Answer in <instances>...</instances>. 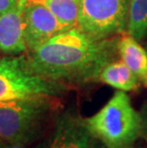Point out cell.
Instances as JSON below:
<instances>
[{
	"mask_svg": "<svg viewBox=\"0 0 147 148\" xmlns=\"http://www.w3.org/2000/svg\"><path fill=\"white\" fill-rule=\"evenodd\" d=\"M118 37L96 39L72 28L25 53L27 67L34 75L66 85L98 82L102 69L117 59Z\"/></svg>",
	"mask_w": 147,
	"mask_h": 148,
	"instance_id": "1",
	"label": "cell"
},
{
	"mask_svg": "<svg viewBox=\"0 0 147 148\" xmlns=\"http://www.w3.org/2000/svg\"><path fill=\"white\" fill-rule=\"evenodd\" d=\"M55 99L34 96L0 101V140L23 145L36 141L57 111Z\"/></svg>",
	"mask_w": 147,
	"mask_h": 148,
	"instance_id": "2",
	"label": "cell"
},
{
	"mask_svg": "<svg viewBox=\"0 0 147 148\" xmlns=\"http://www.w3.org/2000/svg\"><path fill=\"white\" fill-rule=\"evenodd\" d=\"M84 119L93 138L108 148H130L140 137L139 114L124 91H117L99 111Z\"/></svg>",
	"mask_w": 147,
	"mask_h": 148,
	"instance_id": "3",
	"label": "cell"
},
{
	"mask_svg": "<svg viewBox=\"0 0 147 148\" xmlns=\"http://www.w3.org/2000/svg\"><path fill=\"white\" fill-rule=\"evenodd\" d=\"M67 90L66 84L31 73L24 55L0 56V101L34 96L57 97Z\"/></svg>",
	"mask_w": 147,
	"mask_h": 148,
	"instance_id": "4",
	"label": "cell"
},
{
	"mask_svg": "<svg viewBox=\"0 0 147 148\" xmlns=\"http://www.w3.org/2000/svg\"><path fill=\"white\" fill-rule=\"evenodd\" d=\"M131 0H79L77 28L93 38L126 33Z\"/></svg>",
	"mask_w": 147,
	"mask_h": 148,
	"instance_id": "5",
	"label": "cell"
},
{
	"mask_svg": "<svg viewBox=\"0 0 147 148\" xmlns=\"http://www.w3.org/2000/svg\"><path fill=\"white\" fill-rule=\"evenodd\" d=\"M23 17L27 52L43 45L57 34L71 29L40 4L26 3Z\"/></svg>",
	"mask_w": 147,
	"mask_h": 148,
	"instance_id": "6",
	"label": "cell"
},
{
	"mask_svg": "<svg viewBox=\"0 0 147 148\" xmlns=\"http://www.w3.org/2000/svg\"><path fill=\"white\" fill-rule=\"evenodd\" d=\"M92 138L85 119L67 111L55 118L48 148H93Z\"/></svg>",
	"mask_w": 147,
	"mask_h": 148,
	"instance_id": "7",
	"label": "cell"
},
{
	"mask_svg": "<svg viewBox=\"0 0 147 148\" xmlns=\"http://www.w3.org/2000/svg\"><path fill=\"white\" fill-rule=\"evenodd\" d=\"M26 0H19L10 11L0 15V51L11 56L27 52L24 36V9Z\"/></svg>",
	"mask_w": 147,
	"mask_h": 148,
	"instance_id": "8",
	"label": "cell"
},
{
	"mask_svg": "<svg viewBox=\"0 0 147 148\" xmlns=\"http://www.w3.org/2000/svg\"><path fill=\"white\" fill-rule=\"evenodd\" d=\"M118 56L134 72L140 83L147 87V51L128 34L118 37Z\"/></svg>",
	"mask_w": 147,
	"mask_h": 148,
	"instance_id": "9",
	"label": "cell"
},
{
	"mask_svg": "<svg viewBox=\"0 0 147 148\" xmlns=\"http://www.w3.org/2000/svg\"><path fill=\"white\" fill-rule=\"evenodd\" d=\"M98 82H102L117 90L133 92L139 90L140 81L134 72L121 60H114L102 69Z\"/></svg>",
	"mask_w": 147,
	"mask_h": 148,
	"instance_id": "10",
	"label": "cell"
},
{
	"mask_svg": "<svg viewBox=\"0 0 147 148\" xmlns=\"http://www.w3.org/2000/svg\"><path fill=\"white\" fill-rule=\"evenodd\" d=\"M26 3L44 6L71 29L77 26L79 0H26Z\"/></svg>",
	"mask_w": 147,
	"mask_h": 148,
	"instance_id": "11",
	"label": "cell"
},
{
	"mask_svg": "<svg viewBox=\"0 0 147 148\" xmlns=\"http://www.w3.org/2000/svg\"><path fill=\"white\" fill-rule=\"evenodd\" d=\"M126 34L140 42L147 36V0H131Z\"/></svg>",
	"mask_w": 147,
	"mask_h": 148,
	"instance_id": "12",
	"label": "cell"
},
{
	"mask_svg": "<svg viewBox=\"0 0 147 148\" xmlns=\"http://www.w3.org/2000/svg\"><path fill=\"white\" fill-rule=\"evenodd\" d=\"M140 121V137H142L147 143V99L139 112Z\"/></svg>",
	"mask_w": 147,
	"mask_h": 148,
	"instance_id": "13",
	"label": "cell"
},
{
	"mask_svg": "<svg viewBox=\"0 0 147 148\" xmlns=\"http://www.w3.org/2000/svg\"><path fill=\"white\" fill-rule=\"evenodd\" d=\"M0 148H48V146L45 145V143H41L39 145H36L34 147H31L28 145H23V144H16V143H11L8 141L0 140Z\"/></svg>",
	"mask_w": 147,
	"mask_h": 148,
	"instance_id": "14",
	"label": "cell"
},
{
	"mask_svg": "<svg viewBox=\"0 0 147 148\" xmlns=\"http://www.w3.org/2000/svg\"><path fill=\"white\" fill-rule=\"evenodd\" d=\"M18 1L19 0H0V15L14 8Z\"/></svg>",
	"mask_w": 147,
	"mask_h": 148,
	"instance_id": "15",
	"label": "cell"
},
{
	"mask_svg": "<svg viewBox=\"0 0 147 148\" xmlns=\"http://www.w3.org/2000/svg\"><path fill=\"white\" fill-rule=\"evenodd\" d=\"M93 148H108V147H106V146H104V145H103V144L99 143V144H96L95 146L93 145ZM130 148H139V147H135V146H132V147H130Z\"/></svg>",
	"mask_w": 147,
	"mask_h": 148,
	"instance_id": "16",
	"label": "cell"
},
{
	"mask_svg": "<svg viewBox=\"0 0 147 148\" xmlns=\"http://www.w3.org/2000/svg\"><path fill=\"white\" fill-rule=\"evenodd\" d=\"M145 49H146V51H147V44H146V46H145Z\"/></svg>",
	"mask_w": 147,
	"mask_h": 148,
	"instance_id": "17",
	"label": "cell"
}]
</instances>
